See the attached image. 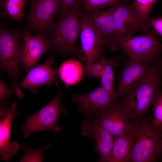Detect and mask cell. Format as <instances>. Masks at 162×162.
Returning a JSON list of instances; mask_svg holds the SVG:
<instances>
[{"mask_svg": "<svg viewBox=\"0 0 162 162\" xmlns=\"http://www.w3.org/2000/svg\"><path fill=\"white\" fill-rule=\"evenodd\" d=\"M22 30L11 32L2 24L0 28V67L8 74L14 84L16 96L23 98L19 88L18 79L21 76L20 65L22 63L24 43L20 42Z\"/></svg>", "mask_w": 162, "mask_h": 162, "instance_id": "3957f363", "label": "cell"}, {"mask_svg": "<svg viewBox=\"0 0 162 162\" xmlns=\"http://www.w3.org/2000/svg\"><path fill=\"white\" fill-rule=\"evenodd\" d=\"M150 64L129 59L124 64L119 73L118 86L115 92L118 100L140 85L146 76Z\"/></svg>", "mask_w": 162, "mask_h": 162, "instance_id": "8fae6325", "label": "cell"}, {"mask_svg": "<svg viewBox=\"0 0 162 162\" xmlns=\"http://www.w3.org/2000/svg\"><path fill=\"white\" fill-rule=\"evenodd\" d=\"M0 4L10 18L17 21L20 23H21L24 16V6L6 0H0Z\"/></svg>", "mask_w": 162, "mask_h": 162, "instance_id": "603a6c76", "label": "cell"}, {"mask_svg": "<svg viewBox=\"0 0 162 162\" xmlns=\"http://www.w3.org/2000/svg\"><path fill=\"white\" fill-rule=\"evenodd\" d=\"M125 0H82L81 4V10L90 12L100 10L104 7L113 6Z\"/></svg>", "mask_w": 162, "mask_h": 162, "instance_id": "7402d4cb", "label": "cell"}, {"mask_svg": "<svg viewBox=\"0 0 162 162\" xmlns=\"http://www.w3.org/2000/svg\"><path fill=\"white\" fill-rule=\"evenodd\" d=\"M153 29L146 34L133 37L117 43L114 51L122 50L129 59L141 62L151 63L162 52V43Z\"/></svg>", "mask_w": 162, "mask_h": 162, "instance_id": "5b68a950", "label": "cell"}, {"mask_svg": "<svg viewBox=\"0 0 162 162\" xmlns=\"http://www.w3.org/2000/svg\"><path fill=\"white\" fill-rule=\"evenodd\" d=\"M22 147L25 153L20 161L41 162L43 160L41 156V153L44 150L49 147V146L46 145L42 148L37 150L32 149L24 145H22Z\"/></svg>", "mask_w": 162, "mask_h": 162, "instance_id": "d4e9b609", "label": "cell"}, {"mask_svg": "<svg viewBox=\"0 0 162 162\" xmlns=\"http://www.w3.org/2000/svg\"><path fill=\"white\" fill-rule=\"evenodd\" d=\"M61 0H32L26 17V29L37 34L48 35L58 13Z\"/></svg>", "mask_w": 162, "mask_h": 162, "instance_id": "ba28073f", "label": "cell"}, {"mask_svg": "<svg viewBox=\"0 0 162 162\" xmlns=\"http://www.w3.org/2000/svg\"><path fill=\"white\" fill-rule=\"evenodd\" d=\"M106 58L103 54L98 62L92 64L89 69L88 75L98 79L101 78L103 72Z\"/></svg>", "mask_w": 162, "mask_h": 162, "instance_id": "484cf974", "label": "cell"}, {"mask_svg": "<svg viewBox=\"0 0 162 162\" xmlns=\"http://www.w3.org/2000/svg\"><path fill=\"white\" fill-rule=\"evenodd\" d=\"M81 48L85 57L82 81L88 76L91 65L97 62L106 49L99 38L87 13L81 10L80 16Z\"/></svg>", "mask_w": 162, "mask_h": 162, "instance_id": "9c48e42d", "label": "cell"}, {"mask_svg": "<svg viewBox=\"0 0 162 162\" xmlns=\"http://www.w3.org/2000/svg\"><path fill=\"white\" fill-rule=\"evenodd\" d=\"M31 32L26 28L22 31L24 46L22 65L28 72L33 68L42 55L49 51L48 35L40 34L32 36Z\"/></svg>", "mask_w": 162, "mask_h": 162, "instance_id": "7c38bea8", "label": "cell"}, {"mask_svg": "<svg viewBox=\"0 0 162 162\" xmlns=\"http://www.w3.org/2000/svg\"><path fill=\"white\" fill-rule=\"evenodd\" d=\"M82 0H61L59 11L64 10L79 3H81Z\"/></svg>", "mask_w": 162, "mask_h": 162, "instance_id": "f1b7e54d", "label": "cell"}, {"mask_svg": "<svg viewBox=\"0 0 162 162\" xmlns=\"http://www.w3.org/2000/svg\"><path fill=\"white\" fill-rule=\"evenodd\" d=\"M115 44L127 40L136 32L147 34L151 28L149 21L144 22L136 15L132 4L125 1L113 6Z\"/></svg>", "mask_w": 162, "mask_h": 162, "instance_id": "52a82bcc", "label": "cell"}, {"mask_svg": "<svg viewBox=\"0 0 162 162\" xmlns=\"http://www.w3.org/2000/svg\"><path fill=\"white\" fill-rule=\"evenodd\" d=\"M81 128V134L94 140L99 161L106 162L112 150L116 138L102 127L97 119L84 121L82 123Z\"/></svg>", "mask_w": 162, "mask_h": 162, "instance_id": "5bb4252c", "label": "cell"}, {"mask_svg": "<svg viewBox=\"0 0 162 162\" xmlns=\"http://www.w3.org/2000/svg\"><path fill=\"white\" fill-rule=\"evenodd\" d=\"M152 105L154 112L152 124L155 128L162 130V90L156 95Z\"/></svg>", "mask_w": 162, "mask_h": 162, "instance_id": "cb8c5ba5", "label": "cell"}, {"mask_svg": "<svg viewBox=\"0 0 162 162\" xmlns=\"http://www.w3.org/2000/svg\"><path fill=\"white\" fill-rule=\"evenodd\" d=\"M161 59L162 60V56L161 57Z\"/></svg>", "mask_w": 162, "mask_h": 162, "instance_id": "1f68e13d", "label": "cell"}, {"mask_svg": "<svg viewBox=\"0 0 162 162\" xmlns=\"http://www.w3.org/2000/svg\"><path fill=\"white\" fill-rule=\"evenodd\" d=\"M0 99L1 102L6 101L9 96L15 92V90L8 88L6 84L0 79Z\"/></svg>", "mask_w": 162, "mask_h": 162, "instance_id": "4316f807", "label": "cell"}, {"mask_svg": "<svg viewBox=\"0 0 162 162\" xmlns=\"http://www.w3.org/2000/svg\"><path fill=\"white\" fill-rule=\"evenodd\" d=\"M113 11V6L104 10L86 12L102 43L106 49L112 51L115 44Z\"/></svg>", "mask_w": 162, "mask_h": 162, "instance_id": "9a60e30c", "label": "cell"}, {"mask_svg": "<svg viewBox=\"0 0 162 162\" xmlns=\"http://www.w3.org/2000/svg\"><path fill=\"white\" fill-rule=\"evenodd\" d=\"M162 154V138H161V152L160 154Z\"/></svg>", "mask_w": 162, "mask_h": 162, "instance_id": "4dcf8cb0", "label": "cell"}, {"mask_svg": "<svg viewBox=\"0 0 162 162\" xmlns=\"http://www.w3.org/2000/svg\"><path fill=\"white\" fill-rule=\"evenodd\" d=\"M80 61L73 57L57 68L59 77L65 84V88L79 83L82 79L84 66Z\"/></svg>", "mask_w": 162, "mask_h": 162, "instance_id": "d6986e66", "label": "cell"}, {"mask_svg": "<svg viewBox=\"0 0 162 162\" xmlns=\"http://www.w3.org/2000/svg\"><path fill=\"white\" fill-rule=\"evenodd\" d=\"M121 57H106L103 74L101 77V86L110 94L115 95L114 92V68L118 67Z\"/></svg>", "mask_w": 162, "mask_h": 162, "instance_id": "ffe728a7", "label": "cell"}, {"mask_svg": "<svg viewBox=\"0 0 162 162\" xmlns=\"http://www.w3.org/2000/svg\"><path fill=\"white\" fill-rule=\"evenodd\" d=\"M159 0H134L132 7L137 17L144 22L149 21L148 15Z\"/></svg>", "mask_w": 162, "mask_h": 162, "instance_id": "44dd1931", "label": "cell"}, {"mask_svg": "<svg viewBox=\"0 0 162 162\" xmlns=\"http://www.w3.org/2000/svg\"><path fill=\"white\" fill-rule=\"evenodd\" d=\"M162 85V60L158 58L152 62L142 82L134 90L120 98L121 111L128 119L140 120L148 111Z\"/></svg>", "mask_w": 162, "mask_h": 162, "instance_id": "7a4b0ae2", "label": "cell"}, {"mask_svg": "<svg viewBox=\"0 0 162 162\" xmlns=\"http://www.w3.org/2000/svg\"><path fill=\"white\" fill-rule=\"evenodd\" d=\"M126 0V1H128L129 0Z\"/></svg>", "mask_w": 162, "mask_h": 162, "instance_id": "d6a6232c", "label": "cell"}, {"mask_svg": "<svg viewBox=\"0 0 162 162\" xmlns=\"http://www.w3.org/2000/svg\"><path fill=\"white\" fill-rule=\"evenodd\" d=\"M97 119L102 127L116 138L133 128L120 109L118 100L98 112Z\"/></svg>", "mask_w": 162, "mask_h": 162, "instance_id": "2e32d148", "label": "cell"}, {"mask_svg": "<svg viewBox=\"0 0 162 162\" xmlns=\"http://www.w3.org/2000/svg\"><path fill=\"white\" fill-rule=\"evenodd\" d=\"M117 100L115 95L110 94L101 86L85 94L74 93L70 102L75 103L80 111L92 113L100 112Z\"/></svg>", "mask_w": 162, "mask_h": 162, "instance_id": "4fadbf2b", "label": "cell"}, {"mask_svg": "<svg viewBox=\"0 0 162 162\" xmlns=\"http://www.w3.org/2000/svg\"><path fill=\"white\" fill-rule=\"evenodd\" d=\"M151 28L162 36V16L158 18H148Z\"/></svg>", "mask_w": 162, "mask_h": 162, "instance_id": "83f0119b", "label": "cell"}, {"mask_svg": "<svg viewBox=\"0 0 162 162\" xmlns=\"http://www.w3.org/2000/svg\"><path fill=\"white\" fill-rule=\"evenodd\" d=\"M16 103L14 102L10 108H8L0 112V153L1 158L8 161L16 154L19 148L18 143L10 142L11 129L13 118L17 115L15 113Z\"/></svg>", "mask_w": 162, "mask_h": 162, "instance_id": "e0dca14e", "label": "cell"}, {"mask_svg": "<svg viewBox=\"0 0 162 162\" xmlns=\"http://www.w3.org/2000/svg\"><path fill=\"white\" fill-rule=\"evenodd\" d=\"M134 126V141L127 162L156 161L161 152L162 130L149 120L135 122Z\"/></svg>", "mask_w": 162, "mask_h": 162, "instance_id": "277c9868", "label": "cell"}, {"mask_svg": "<svg viewBox=\"0 0 162 162\" xmlns=\"http://www.w3.org/2000/svg\"><path fill=\"white\" fill-rule=\"evenodd\" d=\"M81 11V3H79L59 12L57 20L48 35L49 51L58 53L62 57L70 55L85 62L82 48L76 44L80 33Z\"/></svg>", "mask_w": 162, "mask_h": 162, "instance_id": "6da1fadb", "label": "cell"}, {"mask_svg": "<svg viewBox=\"0 0 162 162\" xmlns=\"http://www.w3.org/2000/svg\"><path fill=\"white\" fill-rule=\"evenodd\" d=\"M54 57L53 55H50L44 63L30 70L19 83V88L27 89L35 94L36 89L41 86L45 85L50 87L54 84L57 85L60 79L57 68L52 67L54 63Z\"/></svg>", "mask_w": 162, "mask_h": 162, "instance_id": "30bf717a", "label": "cell"}, {"mask_svg": "<svg viewBox=\"0 0 162 162\" xmlns=\"http://www.w3.org/2000/svg\"><path fill=\"white\" fill-rule=\"evenodd\" d=\"M135 135L133 128L116 137L112 150L106 158L107 162H127L133 146Z\"/></svg>", "mask_w": 162, "mask_h": 162, "instance_id": "ac0fdd59", "label": "cell"}, {"mask_svg": "<svg viewBox=\"0 0 162 162\" xmlns=\"http://www.w3.org/2000/svg\"><path fill=\"white\" fill-rule=\"evenodd\" d=\"M18 4L25 7L26 3L28 0H6Z\"/></svg>", "mask_w": 162, "mask_h": 162, "instance_id": "f546056e", "label": "cell"}, {"mask_svg": "<svg viewBox=\"0 0 162 162\" xmlns=\"http://www.w3.org/2000/svg\"><path fill=\"white\" fill-rule=\"evenodd\" d=\"M62 92L60 91L52 100L35 113L26 116V122L20 128L24 133V138L34 132L50 130L56 132L61 131L57 125V122L60 115L66 113L60 101Z\"/></svg>", "mask_w": 162, "mask_h": 162, "instance_id": "8992f818", "label": "cell"}]
</instances>
